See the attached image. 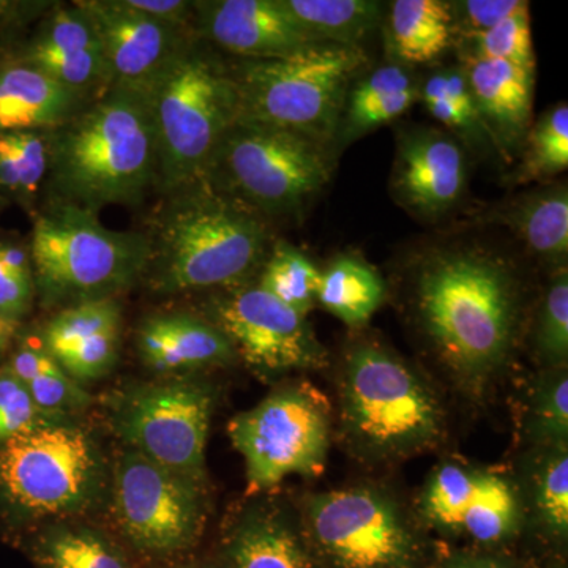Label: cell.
Masks as SVG:
<instances>
[{"label":"cell","instance_id":"obj_1","mask_svg":"<svg viewBox=\"0 0 568 568\" xmlns=\"http://www.w3.org/2000/svg\"><path fill=\"white\" fill-rule=\"evenodd\" d=\"M413 312L448 377L466 394L481 395L517 353L521 283L500 254L478 246L439 250L417 267Z\"/></svg>","mask_w":568,"mask_h":568},{"label":"cell","instance_id":"obj_2","mask_svg":"<svg viewBox=\"0 0 568 568\" xmlns=\"http://www.w3.org/2000/svg\"><path fill=\"white\" fill-rule=\"evenodd\" d=\"M148 230L141 284L159 295L222 291L252 282L274 244L267 220L209 179L160 194Z\"/></svg>","mask_w":568,"mask_h":568},{"label":"cell","instance_id":"obj_3","mask_svg":"<svg viewBox=\"0 0 568 568\" xmlns=\"http://www.w3.org/2000/svg\"><path fill=\"white\" fill-rule=\"evenodd\" d=\"M47 204L97 213L138 205L159 185V153L140 89L110 85L48 130Z\"/></svg>","mask_w":568,"mask_h":568},{"label":"cell","instance_id":"obj_4","mask_svg":"<svg viewBox=\"0 0 568 568\" xmlns=\"http://www.w3.org/2000/svg\"><path fill=\"white\" fill-rule=\"evenodd\" d=\"M338 428L347 452L390 465L439 446L446 414L435 388L413 365L376 342L347 349L338 386Z\"/></svg>","mask_w":568,"mask_h":568},{"label":"cell","instance_id":"obj_5","mask_svg":"<svg viewBox=\"0 0 568 568\" xmlns=\"http://www.w3.org/2000/svg\"><path fill=\"white\" fill-rule=\"evenodd\" d=\"M141 91L155 130L156 193L205 178L239 118L231 62L193 32Z\"/></svg>","mask_w":568,"mask_h":568},{"label":"cell","instance_id":"obj_6","mask_svg":"<svg viewBox=\"0 0 568 568\" xmlns=\"http://www.w3.org/2000/svg\"><path fill=\"white\" fill-rule=\"evenodd\" d=\"M37 297L48 308L108 301L141 284L149 261L142 231H114L97 213L47 204L33 220L31 242Z\"/></svg>","mask_w":568,"mask_h":568},{"label":"cell","instance_id":"obj_7","mask_svg":"<svg viewBox=\"0 0 568 568\" xmlns=\"http://www.w3.org/2000/svg\"><path fill=\"white\" fill-rule=\"evenodd\" d=\"M365 62L361 47L335 43L308 44L284 58L235 59L237 122L287 130L328 149Z\"/></svg>","mask_w":568,"mask_h":568},{"label":"cell","instance_id":"obj_8","mask_svg":"<svg viewBox=\"0 0 568 568\" xmlns=\"http://www.w3.org/2000/svg\"><path fill=\"white\" fill-rule=\"evenodd\" d=\"M110 480L99 439L78 420L0 444V500L24 521L80 519L104 500Z\"/></svg>","mask_w":568,"mask_h":568},{"label":"cell","instance_id":"obj_9","mask_svg":"<svg viewBox=\"0 0 568 568\" xmlns=\"http://www.w3.org/2000/svg\"><path fill=\"white\" fill-rule=\"evenodd\" d=\"M298 523L317 568H432L416 510L381 485L306 495Z\"/></svg>","mask_w":568,"mask_h":568},{"label":"cell","instance_id":"obj_10","mask_svg":"<svg viewBox=\"0 0 568 568\" xmlns=\"http://www.w3.org/2000/svg\"><path fill=\"white\" fill-rule=\"evenodd\" d=\"M331 153L302 134L237 122L205 179L263 219L295 215L331 179Z\"/></svg>","mask_w":568,"mask_h":568},{"label":"cell","instance_id":"obj_11","mask_svg":"<svg viewBox=\"0 0 568 568\" xmlns=\"http://www.w3.org/2000/svg\"><path fill=\"white\" fill-rule=\"evenodd\" d=\"M112 515L123 540L142 558H181L200 545L209 517L207 480L123 448L111 465Z\"/></svg>","mask_w":568,"mask_h":568},{"label":"cell","instance_id":"obj_12","mask_svg":"<svg viewBox=\"0 0 568 568\" xmlns=\"http://www.w3.org/2000/svg\"><path fill=\"white\" fill-rule=\"evenodd\" d=\"M332 407L305 381L284 384L227 425L245 462L246 495L257 496L290 476L323 473L332 440Z\"/></svg>","mask_w":568,"mask_h":568},{"label":"cell","instance_id":"obj_13","mask_svg":"<svg viewBox=\"0 0 568 568\" xmlns=\"http://www.w3.org/2000/svg\"><path fill=\"white\" fill-rule=\"evenodd\" d=\"M215 405V387L207 381L166 376L108 396V424L125 448L207 480L205 446Z\"/></svg>","mask_w":568,"mask_h":568},{"label":"cell","instance_id":"obj_14","mask_svg":"<svg viewBox=\"0 0 568 568\" xmlns=\"http://www.w3.org/2000/svg\"><path fill=\"white\" fill-rule=\"evenodd\" d=\"M203 316L226 335L237 358L261 379L276 381L328 365L327 351L306 316L264 291L256 278L213 291Z\"/></svg>","mask_w":568,"mask_h":568},{"label":"cell","instance_id":"obj_15","mask_svg":"<svg viewBox=\"0 0 568 568\" xmlns=\"http://www.w3.org/2000/svg\"><path fill=\"white\" fill-rule=\"evenodd\" d=\"M416 515L424 528L478 548L508 544L528 523L517 478L455 459L436 466L426 478Z\"/></svg>","mask_w":568,"mask_h":568},{"label":"cell","instance_id":"obj_16","mask_svg":"<svg viewBox=\"0 0 568 568\" xmlns=\"http://www.w3.org/2000/svg\"><path fill=\"white\" fill-rule=\"evenodd\" d=\"M91 21L108 70V88L141 89L151 81L192 29L141 13L126 0H80Z\"/></svg>","mask_w":568,"mask_h":568},{"label":"cell","instance_id":"obj_17","mask_svg":"<svg viewBox=\"0 0 568 568\" xmlns=\"http://www.w3.org/2000/svg\"><path fill=\"white\" fill-rule=\"evenodd\" d=\"M466 183V153L457 138L435 129H414L399 136L390 189L406 211L425 220L440 219L462 201Z\"/></svg>","mask_w":568,"mask_h":568},{"label":"cell","instance_id":"obj_18","mask_svg":"<svg viewBox=\"0 0 568 568\" xmlns=\"http://www.w3.org/2000/svg\"><path fill=\"white\" fill-rule=\"evenodd\" d=\"M193 32L235 59H275L320 43L284 10L282 0H197Z\"/></svg>","mask_w":568,"mask_h":568},{"label":"cell","instance_id":"obj_19","mask_svg":"<svg viewBox=\"0 0 568 568\" xmlns=\"http://www.w3.org/2000/svg\"><path fill=\"white\" fill-rule=\"evenodd\" d=\"M121 343L118 298L59 310L40 334V345L81 386L110 375L118 365Z\"/></svg>","mask_w":568,"mask_h":568},{"label":"cell","instance_id":"obj_20","mask_svg":"<svg viewBox=\"0 0 568 568\" xmlns=\"http://www.w3.org/2000/svg\"><path fill=\"white\" fill-rule=\"evenodd\" d=\"M134 343L142 365L163 377L189 376V373L222 368L239 361L226 335L203 315L193 313L145 317L138 327Z\"/></svg>","mask_w":568,"mask_h":568},{"label":"cell","instance_id":"obj_21","mask_svg":"<svg viewBox=\"0 0 568 568\" xmlns=\"http://www.w3.org/2000/svg\"><path fill=\"white\" fill-rule=\"evenodd\" d=\"M463 70L493 148L511 162L532 125L536 71L477 59H465Z\"/></svg>","mask_w":568,"mask_h":568},{"label":"cell","instance_id":"obj_22","mask_svg":"<svg viewBox=\"0 0 568 568\" xmlns=\"http://www.w3.org/2000/svg\"><path fill=\"white\" fill-rule=\"evenodd\" d=\"M224 568H317L298 515L274 500H257L237 515L223 538Z\"/></svg>","mask_w":568,"mask_h":568},{"label":"cell","instance_id":"obj_23","mask_svg":"<svg viewBox=\"0 0 568 568\" xmlns=\"http://www.w3.org/2000/svg\"><path fill=\"white\" fill-rule=\"evenodd\" d=\"M97 93L67 88L36 67L6 62L0 65V133L48 132Z\"/></svg>","mask_w":568,"mask_h":568},{"label":"cell","instance_id":"obj_24","mask_svg":"<svg viewBox=\"0 0 568 568\" xmlns=\"http://www.w3.org/2000/svg\"><path fill=\"white\" fill-rule=\"evenodd\" d=\"M420 95V85L409 67L388 63L369 71L351 85L336 130V145L347 148L381 125L402 118Z\"/></svg>","mask_w":568,"mask_h":568},{"label":"cell","instance_id":"obj_25","mask_svg":"<svg viewBox=\"0 0 568 568\" xmlns=\"http://www.w3.org/2000/svg\"><path fill=\"white\" fill-rule=\"evenodd\" d=\"M534 256L552 271L567 268L568 189L566 183L545 185L508 201L496 212Z\"/></svg>","mask_w":568,"mask_h":568},{"label":"cell","instance_id":"obj_26","mask_svg":"<svg viewBox=\"0 0 568 568\" xmlns=\"http://www.w3.org/2000/svg\"><path fill=\"white\" fill-rule=\"evenodd\" d=\"M388 47L399 65H425L457 44L450 2L395 0L388 13Z\"/></svg>","mask_w":568,"mask_h":568},{"label":"cell","instance_id":"obj_27","mask_svg":"<svg viewBox=\"0 0 568 568\" xmlns=\"http://www.w3.org/2000/svg\"><path fill=\"white\" fill-rule=\"evenodd\" d=\"M29 555L37 568H133L119 541L81 519L47 523Z\"/></svg>","mask_w":568,"mask_h":568},{"label":"cell","instance_id":"obj_28","mask_svg":"<svg viewBox=\"0 0 568 568\" xmlns=\"http://www.w3.org/2000/svg\"><path fill=\"white\" fill-rule=\"evenodd\" d=\"M525 481L526 521L549 541L562 545L568 537V446L532 448Z\"/></svg>","mask_w":568,"mask_h":568},{"label":"cell","instance_id":"obj_29","mask_svg":"<svg viewBox=\"0 0 568 568\" xmlns=\"http://www.w3.org/2000/svg\"><path fill=\"white\" fill-rule=\"evenodd\" d=\"M386 297L383 276L362 257L345 254L321 272L316 304L351 327L368 323Z\"/></svg>","mask_w":568,"mask_h":568},{"label":"cell","instance_id":"obj_30","mask_svg":"<svg viewBox=\"0 0 568 568\" xmlns=\"http://www.w3.org/2000/svg\"><path fill=\"white\" fill-rule=\"evenodd\" d=\"M7 365L20 377L37 406L50 416L77 420L78 414L93 405V396L71 379L41 345L21 343Z\"/></svg>","mask_w":568,"mask_h":568},{"label":"cell","instance_id":"obj_31","mask_svg":"<svg viewBox=\"0 0 568 568\" xmlns=\"http://www.w3.org/2000/svg\"><path fill=\"white\" fill-rule=\"evenodd\" d=\"M282 6L313 40L361 47L381 24L384 6L372 0H282Z\"/></svg>","mask_w":568,"mask_h":568},{"label":"cell","instance_id":"obj_32","mask_svg":"<svg viewBox=\"0 0 568 568\" xmlns=\"http://www.w3.org/2000/svg\"><path fill=\"white\" fill-rule=\"evenodd\" d=\"M418 99L426 111L470 148L493 145L478 115L473 92L463 67H448L426 78Z\"/></svg>","mask_w":568,"mask_h":568},{"label":"cell","instance_id":"obj_33","mask_svg":"<svg viewBox=\"0 0 568 568\" xmlns=\"http://www.w3.org/2000/svg\"><path fill=\"white\" fill-rule=\"evenodd\" d=\"M321 271L290 242L275 241L271 246L256 283L298 315L308 316L315 308Z\"/></svg>","mask_w":568,"mask_h":568},{"label":"cell","instance_id":"obj_34","mask_svg":"<svg viewBox=\"0 0 568 568\" xmlns=\"http://www.w3.org/2000/svg\"><path fill=\"white\" fill-rule=\"evenodd\" d=\"M523 159L510 182L525 185L548 181L566 173L568 166V108L559 103L532 122L523 142Z\"/></svg>","mask_w":568,"mask_h":568},{"label":"cell","instance_id":"obj_35","mask_svg":"<svg viewBox=\"0 0 568 568\" xmlns=\"http://www.w3.org/2000/svg\"><path fill=\"white\" fill-rule=\"evenodd\" d=\"M525 437L532 448L568 446L567 368H544L530 386Z\"/></svg>","mask_w":568,"mask_h":568},{"label":"cell","instance_id":"obj_36","mask_svg":"<svg viewBox=\"0 0 568 568\" xmlns=\"http://www.w3.org/2000/svg\"><path fill=\"white\" fill-rule=\"evenodd\" d=\"M463 43L467 44L465 59L503 61L536 71L529 2H523L517 11L495 28L473 39L463 40Z\"/></svg>","mask_w":568,"mask_h":568},{"label":"cell","instance_id":"obj_37","mask_svg":"<svg viewBox=\"0 0 568 568\" xmlns=\"http://www.w3.org/2000/svg\"><path fill=\"white\" fill-rule=\"evenodd\" d=\"M10 61L36 67L67 88L82 92H102L108 88L106 62L102 50L28 51L20 50Z\"/></svg>","mask_w":568,"mask_h":568},{"label":"cell","instance_id":"obj_38","mask_svg":"<svg viewBox=\"0 0 568 568\" xmlns=\"http://www.w3.org/2000/svg\"><path fill=\"white\" fill-rule=\"evenodd\" d=\"M534 349L544 368H567L568 361V274L560 268L552 275L538 308Z\"/></svg>","mask_w":568,"mask_h":568},{"label":"cell","instance_id":"obj_39","mask_svg":"<svg viewBox=\"0 0 568 568\" xmlns=\"http://www.w3.org/2000/svg\"><path fill=\"white\" fill-rule=\"evenodd\" d=\"M21 50L91 51L102 50L91 21L77 2L58 3L40 20L36 33Z\"/></svg>","mask_w":568,"mask_h":568},{"label":"cell","instance_id":"obj_40","mask_svg":"<svg viewBox=\"0 0 568 568\" xmlns=\"http://www.w3.org/2000/svg\"><path fill=\"white\" fill-rule=\"evenodd\" d=\"M36 297L29 245L0 241V316L20 325Z\"/></svg>","mask_w":568,"mask_h":568},{"label":"cell","instance_id":"obj_41","mask_svg":"<svg viewBox=\"0 0 568 568\" xmlns=\"http://www.w3.org/2000/svg\"><path fill=\"white\" fill-rule=\"evenodd\" d=\"M63 422L71 420H63L41 410L10 366H0V444L41 426Z\"/></svg>","mask_w":568,"mask_h":568},{"label":"cell","instance_id":"obj_42","mask_svg":"<svg viewBox=\"0 0 568 568\" xmlns=\"http://www.w3.org/2000/svg\"><path fill=\"white\" fill-rule=\"evenodd\" d=\"M7 141L20 170V203L31 209L48 173V145L43 132H9Z\"/></svg>","mask_w":568,"mask_h":568},{"label":"cell","instance_id":"obj_43","mask_svg":"<svg viewBox=\"0 0 568 568\" xmlns=\"http://www.w3.org/2000/svg\"><path fill=\"white\" fill-rule=\"evenodd\" d=\"M523 6V0H458L450 2L457 43L495 28Z\"/></svg>","mask_w":568,"mask_h":568},{"label":"cell","instance_id":"obj_44","mask_svg":"<svg viewBox=\"0 0 568 568\" xmlns=\"http://www.w3.org/2000/svg\"><path fill=\"white\" fill-rule=\"evenodd\" d=\"M55 6L44 0H0V37L20 32Z\"/></svg>","mask_w":568,"mask_h":568},{"label":"cell","instance_id":"obj_45","mask_svg":"<svg viewBox=\"0 0 568 568\" xmlns=\"http://www.w3.org/2000/svg\"><path fill=\"white\" fill-rule=\"evenodd\" d=\"M130 7L153 20L178 26V28L192 29L194 2L190 0H126Z\"/></svg>","mask_w":568,"mask_h":568},{"label":"cell","instance_id":"obj_46","mask_svg":"<svg viewBox=\"0 0 568 568\" xmlns=\"http://www.w3.org/2000/svg\"><path fill=\"white\" fill-rule=\"evenodd\" d=\"M432 568H523L506 556L489 551H462L447 556Z\"/></svg>","mask_w":568,"mask_h":568},{"label":"cell","instance_id":"obj_47","mask_svg":"<svg viewBox=\"0 0 568 568\" xmlns=\"http://www.w3.org/2000/svg\"><path fill=\"white\" fill-rule=\"evenodd\" d=\"M18 324L10 323L6 317L0 316V355L6 353L17 336Z\"/></svg>","mask_w":568,"mask_h":568},{"label":"cell","instance_id":"obj_48","mask_svg":"<svg viewBox=\"0 0 568 568\" xmlns=\"http://www.w3.org/2000/svg\"><path fill=\"white\" fill-rule=\"evenodd\" d=\"M174 568H224L223 564L222 566H216V564H213V562H192V564H186V566H178V567H174Z\"/></svg>","mask_w":568,"mask_h":568},{"label":"cell","instance_id":"obj_49","mask_svg":"<svg viewBox=\"0 0 568 568\" xmlns=\"http://www.w3.org/2000/svg\"><path fill=\"white\" fill-rule=\"evenodd\" d=\"M7 200H6V193L2 192V189H0V212L3 211V207H6Z\"/></svg>","mask_w":568,"mask_h":568}]
</instances>
